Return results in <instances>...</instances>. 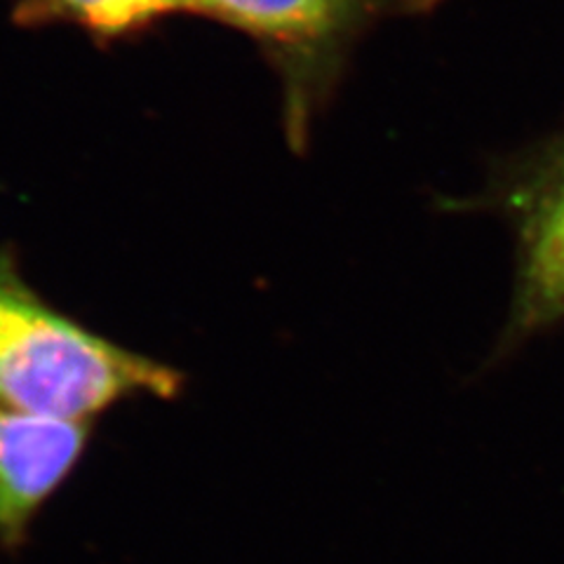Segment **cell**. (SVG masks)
Listing matches in <instances>:
<instances>
[{
  "label": "cell",
  "mask_w": 564,
  "mask_h": 564,
  "mask_svg": "<svg viewBox=\"0 0 564 564\" xmlns=\"http://www.w3.org/2000/svg\"><path fill=\"white\" fill-rule=\"evenodd\" d=\"M180 386L172 367L68 321L0 261V408L87 421L122 398H170Z\"/></svg>",
  "instance_id": "cell-1"
},
{
  "label": "cell",
  "mask_w": 564,
  "mask_h": 564,
  "mask_svg": "<svg viewBox=\"0 0 564 564\" xmlns=\"http://www.w3.org/2000/svg\"><path fill=\"white\" fill-rule=\"evenodd\" d=\"M87 421L0 408V536L17 539L85 447Z\"/></svg>",
  "instance_id": "cell-2"
},
{
  "label": "cell",
  "mask_w": 564,
  "mask_h": 564,
  "mask_svg": "<svg viewBox=\"0 0 564 564\" xmlns=\"http://www.w3.org/2000/svg\"><path fill=\"white\" fill-rule=\"evenodd\" d=\"M520 282L524 323L564 315V155L529 209Z\"/></svg>",
  "instance_id": "cell-3"
},
{
  "label": "cell",
  "mask_w": 564,
  "mask_h": 564,
  "mask_svg": "<svg viewBox=\"0 0 564 564\" xmlns=\"http://www.w3.org/2000/svg\"><path fill=\"white\" fill-rule=\"evenodd\" d=\"M358 0H198V12L275 41H313L337 29Z\"/></svg>",
  "instance_id": "cell-4"
},
{
  "label": "cell",
  "mask_w": 564,
  "mask_h": 564,
  "mask_svg": "<svg viewBox=\"0 0 564 564\" xmlns=\"http://www.w3.org/2000/svg\"><path fill=\"white\" fill-rule=\"evenodd\" d=\"M70 22L99 33H122L172 12H198V0H41Z\"/></svg>",
  "instance_id": "cell-5"
}]
</instances>
